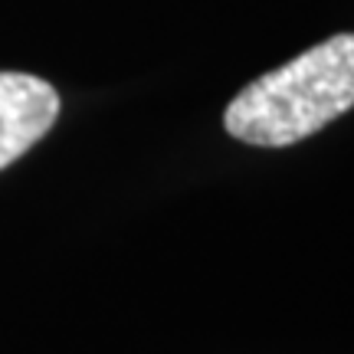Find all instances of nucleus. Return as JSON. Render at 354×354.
<instances>
[{
	"label": "nucleus",
	"mask_w": 354,
	"mask_h": 354,
	"mask_svg": "<svg viewBox=\"0 0 354 354\" xmlns=\"http://www.w3.org/2000/svg\"><path fill=\"white\" fill-rule=\"evenodd\" d=\"M59 118L56 88L30 73H0V171L24 158Z\"/></svg>",
	"instance_id": "obj_2"
},
{
	"label": "nucleus",
	"mask_w": 354,
	"mask_h": 354,
	"mask_svg": "<svg viewBox=\"0 0 354 354\" xmlns=\"http://www.w3.org/2000/svg\"><path fill=\"white\" fill-rule=\"evenodd\" d=\"M351 109L354 33H338L253 79L227 105L223 128L256 148H286L312 138Z\"/></svg>",
	"instance_id": "obj_1"
}]
</instances>
